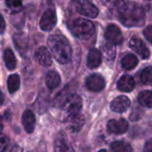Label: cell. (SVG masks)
Listing matches in <instances>:
<instances>
[{
    "label": "cell",
    "mask_w": 152,
    "mask_h": 152,
    "mask_svg": "<svg viewBox=\"0 0 152 152\" xmlns=\"http://www.w3.org/2000/svg\"><path fill=\"white\" fill-rule=\"evenodd\" d=\"M116 3V14L121 23L126 27H140L144 24L145 12L142 6L123 0Z\"/></svg>",
    "instance_id": "cell-1"
},
{
    "label": "cell",
    "mask_w": 152,
    "mask_h": 152,
    "mask_svg": "<svg viewBox=\"0 0 152 152\" xmlns=\"http://www.w3.org/2000/svg\"><path fill=\"white\" fill-rule=\"evenodd\" d=\"M49 49L55 60L66 64L71 59V47L69 41L61 35H52L48 38Z\"/></svg>",
    "instance_id": "cell-2"
},
{
    "label": "cell",
    "mask_w": 152,
    "mask_h": 152,
    "mask_svg": "<svg viewBox=\"0 0 152 152\" xmlns=\"http://www.w3.org/2000/svg\"><path fill=\"white\" fill-rule=\"evenodd\" d=\"M94 26L92 21L86 19H77L71 25V31L75 37L80 39H87L94 33Z\"/></svg>",
    "instance_id": "cell-3"
},
{
    "label": "cell",
    "mask_w": 152,
    "mask_h": 152,
    "mask_svg": "<svg viewBox=\"0 0 152 152\" xmlns=\"http://www.w3.org/2000/svg\"><path fill=\"white\" fill-rule=\"evenodd\" d=\"M69 118L80 113L82 109V99L77 94H71L63 105Z\"/></svg>",
    "instance_id": "cell-4"
},
{
    "label": "cell",
    "mask_w": 152,
    "mask_h": 152,
    "mask_svg": "<svg viewBox=\"0 0 152 152\" xmlns=\"http://www.w3.org/2000/svg\"><path fill=\"white\" fill-rule=\"evenodd\" d=\"M75 5L77 11L84 16L95 18L98 15L97 7L89 0H76Z\"/></svg>",
    "instance_id": "cell-5"
},
{
    "label": "cell",
    "mask_w": 152,
    "mask_h": 152,
    "mask_svg": "<svg viewBox=\"0 0 152 152\" xmlns=\"http://www.w3.org/2000/svg\"><path fill=\"white\" fill-rule=\"evenodd\" d=\"M57 22L56 13L53 9L46 10L41 17L40 20V28L44 31H50L52 30Z\"/></svg>",
    "instance_id": "cell-6"
},
{
    "label": "cell",
    "mask_w": 152,
    "mask_h": 152,
    "mask_svg": "<svg viewBox=\"0 0 152 152\" xmlns=\"http://www.w3.org/2000/svg\"><path fill=\"white\" fill-rule=\"evenodd\" d=\"M105 37L110 43L113 45H120L124 40L120 28L114 24H110L106 28Z\"/></svg>",
    "instance_id": "cell-7"
},
{
    "label": "cell",
    "mask_w": 152,
    "mask_h": 152,
    "mask_svg": "<svg viewBox=\"0 0 152 152\" xmlns=\"http://www.w3.org/2000/svg\"><path fill=\"white\" fill-rule=\"evenodd\" d=\"M129 45H130L131 49L134 53H138L142 59H148V58H150L151 52H150L149 48L146 46V45L143 43V41L141 38L136 37H132L131 40H130Z\"/></svg>",
    "instance_id": "cell-8"
},
{
    "label": "cell",
    "mask_w": 152,
    "mask_h": 152,
    "mask_svg": "<svg viewBox=\"0 0 152 152\" xmlns=\"http://www.w3.org/2000/svg\"><path fill=\"white\" fill-rule=\"evenodd\" d=\"M108 130L115 134H125L128 129V123L125 119H111L107 125Z\"/></svg>",
    "instance_id": "cell-9"
},
{
    "label": "cell",
    "mask_w": 152,
    "mask_h": 152,
    "mask_svg": "<svg viewBox=\"0 0 152 152\" xmlns=\"http://www.w3.org/2000/svg\"><path fill=\"white\" fill-rule=\"evenodd\" d=\"M86 87L92 92H100L105 87V81L102 76L93 74L86 79Z\"/></svg>",
    "instance_id": "cell-10"
},
{
    "label": "cell",
    "mask_w": 152,
    "mask_h": 152,
    "mask_svg": "<svg viewBox=\"0 0 152 152\" xmlns=\"http://www.w3.org/2000/svg\"><path fill=\"white\" fill-rule=\"evenodd\" d=\"M130 104H131L130 100L126 96L122 95V96H118L115 98L112 101L110 104V108L115 112L123 113L127 110V109L130 107Z\"/></svg>",
    "instance_id": "cell-11"
},
{
    "label": "cell",
    "mask_w": 152,
    "mask_h": 152,
    "mask_svg": "<svg viewBox=\"0 0 152 152\" xmlns=\"http://www.w3.org/2000/svg\"><path fill=\"white\" fill-rule=\"evenodd\" d=\"M35 57L37 61L44 67H49L52 64L51 53L45 46H41L36 51Z\"/></svg>",
    "instance_id": "cell-12"
},
{
    "label": "cell",
    "mask_w": 152,
    "mask_h": 152,
    "mask_svg": "<svg viewBox=\"0 0 152 152\" xmlns=\"http://www.w3.org/2000/svg\"><path fill=\"white\" fill-rule=\"evenodd\" d=\"M22 125L25 129V131L28 134H31L34 129H35V125H36V118L35 115L31 110H25L24 113L22 114Z\"/></svg>",
    "instance_id": "cell-13"
},
{
    "label": "cell",
    "mask_w": 152,
    "mask_h": 152,
    "mask_svg": "<svg viewBox=\"0 0 152 152\" xmlns=\"http://www.w3.org/2000/svg\"><path fill=\"white\" fill-rule=\"evenodd\" d=\"M135 86L134 78L129 75H124L118 82V87L122 92H131Z\"/></svg>",
    "instance_id": "cell-14"
},
{
    "label": "cell",
    "mask_w": 152,
    "mask_h": 152,
    "mask_svg": "<svg viewBox=\"0 0 152 152\" xmlns=\"http://www.w3.org/2000/svg\"><path fill=\"white\" fill-rule=\"evenodd\" d=\"M101 62H102L101 52L95 48L91 49L87 56V66L91 69H95L100 66Z\"/></svg>",
    "instance_id": "cell-15"
},
{
    "label": "cell",
    "mask_w": 152,
    "mask_h": 152,
    "mask_svg": "<svg viewBox=\"0 0 152 152\" xmlns=\"http://www.w3.org/2000/svg\"><path fill=\"white\" fill-rule=\"evenodd\" d=\"M45 84L46 86L51 90L57 88L61 84L60 75L56 71H49L45 77Z\"/></svg>",
    "instance_id": "cell-16"
},
{
    "label": "cell",
    "mask_w": 152,
    "mask_h": 152,
    "mask_svg": "<svg viewBox=\"0 0 152 152\" xmlns=\"http://www.w3.org/2000/svg\"><path fill=\"white\" fill-rule=\"evenodd\" d=\"M85 119L82 115L77 114L76 116L69 118V128L72 132H78L84 126Z\"/></svg>",
    "instance_id": "cell-17"
},
{
    "label": "cell",
    "mask_w": 152,
    "mask_h": 152,
    "mask_svg": "<svg viewBox=\"0 0 152 152\" xmlns=\"http://www.w3.org/2000/svg\"><path fill=\"white\" fill-rule=\"evenodd\" d=\"M55 151H73V149L69 144L65 135L63 134H60L55 141Z\"/></svg>",
    "instance_id": "cell-18"
},
{
    "label": "cell",
    "mask_w": 152,
    "mask_h": 152,
    "mask_svg": "<svg viewBox=\"0 0 152 152\" xmlns=\"http://www.w3.org/2000/svg\"><path fill=\"white\" fill-rule=\"evenodd\" d=\"M4 61L5 63L6 68L9 70H12L16 67V58L14 53L11 49H6L4 53Z\"/></svg>",
    "instance_id": "cell-19"
},
{
    "label": "cell",
    "mask_w": 152,
    "mask_h": 152,
    "mask_svg": "<svg viewBox=\"0 0 152 152\" xmlns=\"http://www.w3.org/2000/svg\"><path fill=\"white\" fill-rule=\"evenodd\" d=\"M122 66L126 69H133L138 64V59L134 54H127L122 59Z\"/></svg>",
    "instance_id": "cell-20"
},
{
    "label": "cell",
    "mask_w": 152,
    "mask_h": 152,
    "mask_svg": "<svg viewBox=\"0 0 152 152\" xmlns=\"http://www.w3.org/2000/svg\"><path fill=\"white\" fill-rule=\"evenodd\" d=\"M20 77L17 74H12L8 77L7 86L10 94L15 93L20 88Z\"/></svg>",
    "instance_id": "cell-21"
},
{
    "label": "cell",
    "mask_w": 152,
    "mask_h": 152,
    "mask_svg": "<svg viewBox=\"0 0 152 152\" xmlns=\"http://www.w3.org/2000/svg\"><path fill=\"white\" fill-rule=\"evenodd\" d=\"M138 102L146 108H152V92L143 91L138 96Z\"/></svg>",
    "instance_id": "cell-22"
},
{
    "label": "cell",
    "mask_w": 152,
    "mask_h": 152,
    "mask_svg": "<svg viewBox=\"0 0 152 152\" xmlns=\"http://www.w3.org/2000/svg\"><path fill=\"white\" fill-rule=\"evenodd\" d=\"M111 150L116 152H130L133 151L132 147L125 142H115L111 144Z\"/></svg>",
    "instance_id": "cell-23"
},
{
    "label": "cell",
    "mask_w": 152,
    "mask_h": 152,
    "mask_svg": "<svg viewBox=\"0 0 152 152\" xmlns=\"http://www.w3.org/2000/svg\"><path fill=\"white\" fill-rule=\"evenodd\" d=\"M102 53L107 60L112 61L116 55V49H115V46L113 45V44H111V43L106 44L102 48Z\"/></svg>",
    "instance_id": "cell-24"
},
{
    "label": "cell",
    "mask_w": 152,
    "mask_h": 152,
    "mask_svg": "<svg viewBox=\"0 0 152 152\" xmlns=\"http://www.w3.org/2000/svg\"><path fill=\"white\" fill-rule=\"evenodd\" d=\"M141 79L142 82L145 85H152V66L151 67H147L145 69H143V71L142 72L141 75Z\"/></svg>",
    "instance_id": "cell-25"
},
{
    "label": "cell",
    "mask_w": 152,
    "mask_h": 152,
    "mask_svg": "<svg viewBox=\"0 0 152 152\" xmlns=\"http://www.w3.org/2000/svg\"><path fill=\"white\" fill-rule=\"evenodd\" d=\"M143 112L142 110V109L140 108H134V110H133V112L130 114V119L133 121H136L138 119H140L142 116Z\"/></svg>",
    "instance_id": "cell-26"
},
{
    "label": "cell",
    "mask_w": 152,
    "mask_h": 152,
    "mask_svg": "<svg viewBox=\"0 0 152 152\" xmlns=\"http://www.w3.org/2000/svg\"><path fill=\"white\" fill-rule=\"evenodd\" d=\"M5 3L9 8L16 9V8H19L21 6L22 0H5Z\"/></svg>",
    "instance_id": "cell-27"
},
{
    "label": "cell",
    "mask_w": 152,
    "mask_h": 152,
    "mask_svg": "<svg viewBox=\"0 0 152 152\" xmlns=\"http://www.w3.org/2000/svg\"><path fill=\"white\" fill-rule=\"evenodd\" d=\"M143 34H144L145 37L147 38V40H148L149 42H151V43L152 44V26L151 25L148 26V27L144 29Z\"/></svg>",
    "instance_id": "cell-28"
},
{
    "label": "cell",
    "mask_w": 152,
    "mask_h": 152,
    "mask_svg": "<svg viewBox=\"0 0 152 152\" xmlns=\"http://www.w3.org/2000/svg\"><path fill=\"white\" fill-rule=\"evenodd\" d=\"M6 146H7L6 138L4 137L2 134H0V151H4Z\"/></svg>",
    "instance_id": "cell-29"
},
{
    "label": "cell",
    "mask_w": 152,
    "mask_h": 152,
    "mask_svg": "<svg viewBox=\"0 0 152 152\" xmlns=\"http://www.w3.org/2000/svg\"><path fill=\"white\" fill-rule=\"evenodd\" d=\"M4 29H5V22H4L3 16L0 14V34L4 33Z\"/></svg>",
    "instance_id": "cell-30"
},
{
    "label": "cell",
    "mask_w": 152,
    "mask_h": 152,
    "mask_svg": "<svg viewBox=\"0 0 152 152\" xmlns=\"http://www.w3.org/2000/svg\"><path fill=\"white\" fill-rule=\"evenodd\" d=\"M144 150L147 151H152V141H150V142H148L146 143Z\"/></svg>",
    "instance_id": "cell-31"
},
{
    "label": "cell",
    "mask_w": 152,
    "mask_h": 152,
    "mask_svg": "<svg viewBox=\"0 0 152 152\" xmlns=\"http://www.w3.org/2000/svg\"><path fill=\"white\" fill-rule=\"evenodd\" d=\"M3 102H4V95H3L2 92L0 91V106L3 104Z\"/></svg>",
    "instance_id": "cell-32"
}]
</instances>
